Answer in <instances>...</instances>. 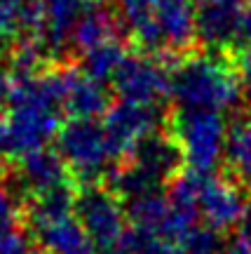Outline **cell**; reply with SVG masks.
I'll list each match as a JSON object with an SVG mask.
<instances>
[{"label":"cell","instance_id":"8","mask_svg":"<svg viewBox=\"0 0 251 254\" xmlns=\"http://www.w3.org/2000/svg\"><path fill=\"white\" fill-rule=\"evenodd\" d=\"M75 214L97 247L106 252L120 247L127 233V212L115 190L99 184L85 186L75 195Z\"/></svg>","mask_w":251,"mask_h":254},{"label":"cell","instance_id":"13","mask_svg":"<svg viewBox=\"0 0 251 254\" xmlns=\"http://www.w3.org/2000/svg\"><path fill=\"white\" fill-rule=\"evenodd\" d=\"M61 109L73 118H97L108 111L110 101L101 80L87 75L82 68H61Z\"/></svg>","mask_w":251,"mask_h":254},{"label":"cell","instance_id":"12","mask_svg":"<svg viewBox=\"0 0 251 254\" xmlns=\"http://www.w3.org/2000/svg\"><path fill=\"white\" fill-rule=\"evenodd\" d=\"M17 182L33 195L47 193V190L68 186V167L59 151L40 146L21 153V160L17 163Z\"/></svg>","mask_w":251,"mask_h":254},{"label":"cell","instance_id":"24","mask_svg":"<svg viewBox=\"0 0 251 254\" xmlns=\"http://www.w3.org/2000/svg\"><path fill=\"white\" fill-rule=\"evenodd\" d=\"M200 5H237V2H244V0H198Z\"/></svg>","mask_w":251,"mask_h":254},{"label":"cell","instance_id":"4","mask_svg":"<svg viewBox=\"0 0 251 254\" xmlns=\"http://www.w3.org/2000/svg\"><path fill=\"white\" fill-rule=\"evenodd\" d=\"M26 221L43 254H94V240L75 214L71 186L38 193L28 200Z\"/></svg>","mask_w":251,"mask_h":254},{"label":"cell","instance_id":"11","mask_svg":"<svg viewBox=\"0 0 251 254\" xmlns=\"http://www.w3.org/2000/svg\"><path fill=\"white\" fill-rule=\"evenodd\" d=\"M164 118L160 106L136 104L127 99H120L115 106H108L103 113V132L113 160L129 158L146 136L157 132V125Z\"/></svg>","mask_w":251,"mask_h":254},{"label":"cell","instance_id":"5","mask_svg":"<svg viewBox=\"0 0 251 254\" xmlns=\"http://www.w3.org/2000/svg\"><path fill=\"white\" fill-rule=\"evenodd\" d=\"M169 134L179 146L186 170L209 174L225 155L228 125L218 111H181L169 116Z\"/></svg>","mask_w":251,"mask_h":254},{"label":"cell","instance_id":"26","mask_svg":"<svg viewBox=\"0 0 251 254\" xmlns=\"http://www.w3.org/2000/svg\"><path fill=\"white\" fill-rule=\"evenodd\" d=\"M249 80H251V75H249V78H247V80H244V82H249Z\"/></svg>","mask_w":251,"mask_h":254},{"label":"cell","instance_id":"19","mask_svg":"<svg viewBox=\"0 0 251 254\" xmlns=\"http://www.w3.org/2000/svg\"><path fill=\"white\" fill-rule=\"evenodd\" d=\"M26 0H0V40L9 38L24 19Z\"/></svg>","mask_w":251,"mask_h":254},{"label":"cell","instance_id":"22","mask_svg":"<svg viewBox=\"0 0 251 254\" xmlns=\"http://www.w3.org/2000/svg\"><path fill=\"white\" fill-rule=\"evenodd\" d=\"M9 85H12V80L7 78V73L0 68V109H2L9 99Z\"/></svg>","mask_w":251,"mask_h":254},{"label":"cell","instance_id":"20","mask_svg":"<svg viewBox=\"0 0 251 254\" xmlns=\"http://www.w3.org/2000/svg\"><path fill=\"white\" fill-rule=\"evenodd\" d=\"M0 254H36V243L21 228H12L0 236Z\"/></svg>","mask_w":251,"mask_h":254},{"label":"cell","instance_id":"2","mask_svg":"<svg viewBox=\"0 0 251 254\" xmlns=\"http://www.w3.org/2000/svg\"><path fill=\"white\" fill-rule=\"evenodd\" d=\"M115 7L120 26L148 55L181 57L198 45L193 0H115Z\"/></svg>","mask_w":251,"mask_h":254},{"label":"cell","instance_id":"3","mask_svg":"<svg viewBox=\"0 0 251 254\" xmlns=\"http://www.w3.org/2000/svg\"><path fill=\"white\" fill-rule=\"evenodd\" d=\"M242 87V73L221 50L186 55L169 71V99L181 111L223 113L240 104Z\"/></svg>","mask_w":251,"mask_h":254},{"label":"cell","instance_id":"6","mask_svg":"<svg viewBox=\"0 0 251 254\" xmlns=\"http://www.w3.org/2000/svg\"><path fill=\"white\" fill-rule=\"evenodd\" d=\"M249 193L235 182L228 172L202 174L198 172L195 186V207L202 224L225 233L235 226H242L244 217L249 214Z\"/></svg>","mask_w":251,"mask_h":254},{"label":"cell","instance_id":"1","mask_svg":"<svg viewBox=\"0 0 251 254\" xmlns=\"http://www.w3.org/2000/svg\"><path fill=\"white\" fill-rule=\"evenodd\" d=\"M61 97V68L17 71L9 85V111L0 120V153L21 155L45 146L59 129Z\"/></svg>","mask_w":251,"mask_h":254},{"label":"cell","instance_id":"14","mask_svg":"<svg viewBox=\"0 0 251 254\" xmlns=\"http://www.w3.org/2000/svg\"><path fill=\"white\" fill-rule=\"evenodd\" d=\"M120 19L113 14L110 9L101 7V5H90L82 12V17L78 19V24L71 33V43L78 52H87L94 47L117 40L120 38Z\"/></svg>","mask_w":251,"mask_h":254},{"label":"cell","instance_id":"21","mask_svg":"<svg viewBox=\"0 0 251 254\" xmlns=\"http://www.w3.org/2000/svg\"><path fill=\"white\" fill-rule=\"evenodd\" d=\"M17 221H19L17 200L7 189L0 186V236L12 231V228H17Z\"/></svg>","mask_w":251,"mask_h":254},{"label":"cell","instance_id":"25","mask_svg":"<svg viewBox=\"0 0 251 254\" xmlns=\"http://www.w3.org/2000/svg\"><path fill=\"white\" fill-rule=\"evenodd\" d=\"M0 172H2V160H0Z\"/></svg>","mask_w":251,"mask_h":254},{"label":"cell","instance_id":"10","mask_svg":"<svg viewBox=\"0 0 251 254\" xmlns=\"http://www.w3.org/2000/svg\"><path fill=\"white\" fill-rule=\"evenodd\" d=\"M169 71L162 57L155 55H127L113 73V90L120 99L162 106L169 99Z\"/></svg>","mask_w":251,"mask_h":254},{"label":"cell","instance_id":"18","mask_svg":"<svg viewBox=\"0 0 251 254\" xmlns=\"http://www.w3.org/2000/svg\"><path fill=\"white\" fill-rule=\"evenodd\" d=\"M221 52H225L230 59L244 55V52H251V0L240 2L233 43L225 47V50H221Z\"/></svg>","mask_w":251,"mask_h":254},{"label":"cell","instance_id":"16","mask_svg":"<svg viewBox=\"0 0 251 254\" xmlns=\"http://www.w3.org/2000/svg\"><path fill=\"white\" fill-rule=\"evenodd\" d=\"M80 57H82V71L103 82L113 78V73L120 66V62L127 57V52L122 43H120V38H117V40H110V43H103V45L94 47V50L82 52Z\"/></svg>","mask_w":251,"mask_h":254},{"label":"cell","instance_id":"7","mask_svg":"<svg viewBox=\"0 0 251 254\" xmlns=\"http://www.w3.org/2000/svg\"><path fill=\"white\" fill-rule=\"evenodd\" d=\"M66 167L75 172L82 182H92L101 174H108L113 155L108 148L103 125L94 118H73L59 129V148Z\"/></svg>","mask_w":251,"mask_h":254},{"label":"cell","instance_id":"23","mask_svg":"<svg viewBox=\"0 0 251 254\" xmlns=\"http://www.w3.org/2000/svg\"><path fill=\"white\" fill-rule=\"evenodd\" d=\"M223 254H251V243H247L244 238H240V240H235L230 247H225Z\"/></svg>","mask_w":251,"mask_h":254},{"label":"cell","instance_id":"15","mask_svg":"<svg viewBox=\"0 0 251 254\" xmlns=\"http://www.w3.org/2000/svg\"><path fill=\"white\" fill-rule=\"evenodd\" d=\"M223 160V172L230 174L251 195V116L249 118H237L228 127Z\"/></svg>","mask_w":251,"mask_h":254},{"label":"cell","instance_id":"17","mask_svg":"<svg viewBox=\"0 0 251 254\" xmlns=\"http://www.w3.org/2000/svg\"><path fill=\"white\" fill-rule=\"evenodd\" d=\"M181 250L183 254H223L225 245L218 231L209 226H195L181 240Z\"/></svg>","mask_w":251,"mask_h":254},{"label":"cell","instance_id":"9","mask_svg":"<svg viewBox=\"0 0 251 254\" xmlns=\"http://www.w3.org/2000/svg\"><path fill=\"white\" fill-rule=\"evenodd\" d=\"M90 5L92 0H26L21 26L45 55H54L71 40L78 19Z\"/></svg>","mask_w":251,"mask_h":254},{"label":"cell","instance_id":"27","mask_svg":"<svg viewBox=\"0 0 251 254\" xmlns=\"http://www.w3.org/2000/svg\"><path fill=\"white\" fill-rule=\"evenodd\" d=\"M108 254H110V252H108Z\"/></svg>","mask_w":251,"mask_h":254}]
</instances>
